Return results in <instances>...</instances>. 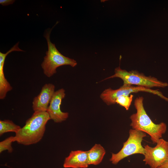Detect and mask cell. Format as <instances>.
<instances>
[{
  "label": "cell",
  "mask_w": 168,
  "mask_h": 168,
  "mask_svg": "<svg viewBox=\"0 0 168 168\" xmlns=\"http://www.w3.org/2000/svg\"><path fill=\"white\" fill-rule=\"evenodd\" d=\"M143 100V97L139 96L135 100L134 105L136 112L130 117V125L132 129L148 134L152 142L156 143L166 133L167 126L164 122L156 124L153 122L144 109Z\"/></svg>",
  "instance_id": "obj_1"
},
{
  "label": "cell",
  "mask_w": 168,
  "mask_h": 168,
  "mask_svg": "<svg viewBox=\"0 0 168 168\" xmlns=\"http://www.w3.org/2000/svg\"><path fill=\"white\" fill-rule=\"evenodd\" d=\"M50 119L47 112H34L15 136V142L26 146L35 144L42 139L46 124Z\"/></svg>",
  "instance_id": "obj_2"
},
{
  "label": "cell",
  "mask_w": 168,
  "mask_h": 168,
  "mask_svg": "<svg viewBox=\"0 0 168 168\" xmlns=\"http://www.w3.org/2000/svg\"><path fill=\"white\" fill-rule=\"evenodd\" d=\"M52 29L46 31L44 36L47 41L48 50L41 64L44 74L49 77L56 73L57 68L60 66L69 65L74 67L77 64L74 59L62 54L58 50L55 44L51 42L50 36Z\"/></svg>",
  "instance_id": "obj_3"
},
{
  "label": "cell",
  "mask_w": 168,
  "mask_h": 168,
  "mask_svg": "<svg viewBox=\"0 0 168 168\" xmlns=\"http://www.w3.org/2000/svg\"><path fill=\"white\" fill-rule=\"evenodd\" d=\"M115 77L121 79L123 81L124 86L134 85L150 88L154 87H165L168 86L167 83L159 81L154 77L146 76L136 71H128L122 69L120 67L115 69L114 75L102 81Z\"/></svg>",
  "instance_id": "obj_4"
},
{
  "label": "cell",
  "mask_w": 168,
  "mask_h": 168,
  "mask_svg": "<svg viewBox=\"0 0 168 168\" xmlns=\"http://www.w3.org/2000/svg\"><path fill=\"white\" fill-rule=\"evenodd\" d=\"M127 140L123 143L122 148L116 154L112 153L110 161L114 165L117 164L121 160L130 155L140 154H145V150L142 145L145 133L135 129H130Z\"/></svg>",
  "instance_id": "obj_5"
},
{
  "label": "cell",
  "mask_w": 168,
  "mask_h": 168,
  "mask_svg": "<svg viewBox=\"0 0 168 168\" xmlns=\"http://www.w3.org/2000/svg\"><path fill=\"white\" fill-rule=\"evenodd\" d=\"M156 144L154 147L148 145L144 147L145 152L143 161L151 168H158L168 160V142L161 138Z\"/></svg>",
  "instance_id": "obj_6"
},
{
  "label": "cell",
  "mask_w": 168,
  "mask_h": 168,
  "mask_svg": "<svg viewBox=\"0 0 168 168\" xmlns=\"http://www.w3.org/2000/svg\"><path fill=\"white\" fill-rule=\"evenodd\" d=\"M65 96L64 89H60L54 92L50 101L47 112L50 119L55 123H61L68 117V113L62 112L60 108L62 100Z\"/></svg>",
  "instance_id": "obj_7"
},
{
  "label": "cell",
  "mask_w": 168,
  "mask_h": 168,
  "mask_svg": "<svg viewBox=\"0 0 168 168\" xmlns=\"http://www.w3.org/2000/svg\"><path fill=\"white\" fill-rule=\"evenodd\" d=\"M142 91L141 86H134L132 85H123L119 88L113 90L109 88L105 89L101 94L100 97L107 105L114 104L116 99L122 95L129 96L132 93Z\"/></svg>",
  "instance_id": "obj_8"
},
{
  "label": "cell",
  "mask_w": 168,
  "mask_h": 168,
  "mask_svg": "<svg viewBox=\"0 0 168 168\" xmlns=\"http://www.w3.org/2000/svg\"><path fill=\"white\" fill-rule=\"evenodd\" d=\"M54 90L55 86L52 83L44 85L39 94L33 99L32 108L34 112H47Z\"/></svg>",
  "instance_id": "obj_9"
},
{
  "label": "cell",
  "mask_w": 168,
  "mask_h": 168,
  "mask_svg": "<svg viewBox=\"0 0 168 168\" xmlns=\"http://www.w3.org/2000/svg\"><path fill=\"white\" fill-rule=\"evenodd\" d=\"M87 152L72 151L65 158L63 166L64 168H87L89 165Z\"/></svg>",
  "instance_id": "obj_10"
},
{
  "label": "cell",
  "mask_w": 168,
  "mask_h": 168,
  "mask_svg": "<svg viewBox=\"0 0 168 168\" xmlns=\"http://www.w3.org/2000/svg\"><path fill=\"white\" fill-rule=\"evenodd\" d=\"M19 42H17L6 53L0 52V99H4L7 93L12 88L5 78L4 73V66L7 55L13 51H22L18 47Z\"/></svg>",
  "instance_id": "obj_11"
},
{
  "label": "cell",
  "mask_w": 168,
  "mask_h": 168,
  "mask_svg": "<svg viewBox=\"0 0 168 168\" xmlns=\"http://www.w3.org/2000/svg\"><path fill=\"white\" fill-rule=\"evenodd\" d=\"M89 165H97L102 161L105 154L104 148L100 144H95L87 151Z\"/></svg>",
  "instance_id": "obj_12"
},
{
  "label": "cell",
  "mask_w": 168,
  "mask_h": 168,
  "mask_svg": "<svg viewBox=\"0 0 168 168\" xmlns=\"http://www.w3.org/2000/svg\"><path fill=\"white\" fill-rule=\"evenodd\" d=\"M21 127L9 120H4L0 121V135L4 133L8 132H13L17 133Z\"/></svg>",
  "instance_id": "obj_13"
},
{
  "label": "cell",
  "mask_w": 168,
  "mask_h": 168,
  "mask_svg": "<svg viewBox=\"0 0 168 168\" xmlns=\"http://www.w3.org/2000/svg\"><path fill=\"white\" fill-rule=\"evenodd\" d=\"M133 96V95L131 94L129 96H120L116 99L115 103L124 107L126 110H128L132 101Z\"/></svg>",
  "instance_id": "obj_14"
},
{
  "label": "cell",
  "mask_w": 168,
  "mask_h": 168,
  "mask_svg": "<svg viewBox=\"0 0 168 168\" xmlns=\"http://www.w3.org/2000/svg\"><path fill=\"white\" fill-rule=\"evenodd\" d=\"M15 142V136H10L0 142V153L3 151L7 150L9 153H11L13 151V148L12 146L13 142Z\"/></svg>",
  "instance_id": "obj_15"
},
{
  "label": "cell",
  "mask_w": 168,
  "mask_h": 168,
  "mask_svg": "<svg viewBox=\"0 0 168 168\" xmlns=\"http://www.w3.org/2000/svg\"><path fill=\"white\" fill-rule=\"evenodd\" d=\"M15 1L13 0H0V4L3 6L12 4Z\"/></svg>",
  "instance_id": "obj_16"
},
{
  "label": "cell",
  "mask_w": 168,
  "mask_h": 168,
  "mask_svg": "<svg viewBox=\"0 0 168 168\" xmlns=\"http://www.w3.org/2000/svg\"><path fill=\"white\" fill-rule=\"evenodd\" d=\"M158 168H168V160Z\"/></svg>",
  "instance_id": "obj_17"
}]
</instances>
